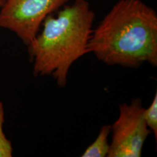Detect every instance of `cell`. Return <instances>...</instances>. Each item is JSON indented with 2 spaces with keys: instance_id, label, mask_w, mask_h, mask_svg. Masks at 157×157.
Instances as JSON below:
<instances>
[{
  "instance_id": "cell-1",
  "label": "cell",
  "mask_w": 157,
  "mask_h": 157,
  "mask_svg": "<svg viewBox=\"0 0 157 157\" xmlns=\"http://www.w3.org/2000/svg\"><path fill=\"white\" fill-rule=\"evenodd\" d=\"M89 52L109 66H157V15L141 0H119L97 28Z\"/></svg>"
},
{
  "instance_id": "cell-2",
  "label": "cell",
  "mask_w": 157,
  "mask_h": 157,
  "mask_svg": "<svg viewBox=\"0 0 157 157\" xmlns=\"http://www.w3.org/2000/svg\"><path fill=\"white\" fill-rule=\"evenodd\" d=\"M95 17L86 0H75L61 7L56 16L48 15L42 30L27 45L34 76H51L59 87H65L72 65L90 53Z\"/></svg>"
},
{
  "instance_id": "cell-3",
  "label": "cell",
  "mask_w": 157,
  "mask_h": 157,
  "mask_svg": "<svg viewBox=\"0 0 157 157\" xmlns=\"http://www.w3.org/2000/svg\"><path fill=\"white\" fill-rule=\"evenodd\" d=\"M70 0H6L0 8V29L12 31L27 46L44 19Z\"/></svg>"
},
{
  "instance_id": "cell-4",
  "label": "cell",
  "mask_w": 157,
  "mask_h": 157,
  "mask_svg": "<svg viewBox=\"0 0 157 157\" xmlns=\"http://www.w3.org/2000/svg\"><path fill=\"white\" fill-rule=\"evenodd\" d=\"M139 98L119 105L118 119L111 125L112 133L108 157H140L145 141L151 134L144 119Z\"/></svg>"
},
{
  "instance_id": "cell-5",
  "label": "cell",
  "mask_w": 157,
  "mask_h": 157,
  "mask_svg": "<svg viewBox=\"0 0 157 157\" xmlns=\"http://www.w3.org/2000/svg\"><path fill=\"white\" fill-rule=\"evenodd\" d=\"M111 134V125L101 127L99 134L91 145L82 154V157H105L108 156L110 149L109 137Z\"/></svg>"
},
{
  "instance_id": "cell-6",
  "label": "cell",
  "mask_w": 157,
  "mask_h": 157,
  "mask_svg": "<svg viewBox=\"0 0 157 157\" xmlns=\"http://www.w3.org/2000/svg\"><path fill=\"white\" fill-rule=\"evenodd\" d=\"M5 109L2 101L0 99V157L13 156V148L11 141L7 138L4 132Z\"/></svg>"
},
{
  "instance_id": "cell-7",
  "label": "cell",
  "mask_w": 157,
  "mask_h": 157,
  "mask_svg": "<svg viewBox=\"0 0 157 157\" xmlns=\"http://www.w3.org/2000/svg\"><path fill=\"white\" fill-rule=\"evenodd\" d=\"M144 119L147 127L151 133H154L156 140H157V93L156 92L151 104L144 109Z\"/></svg>"
},
{
  "instance_id": "cell-8",
  "label": "cell",
  "mask_w": 157,
  "mask_h": 157,
  "mask_svg": "<svg viewBox=\"0 0 157 157\" xmlns=\"http://www.w3.org/2000/svg\"><path fill=\"white\" fill-rule=\"evenodd\" d=\"M5 2H6V0H0V8L2 7Z\"/></svg>"
}]
</instances>
